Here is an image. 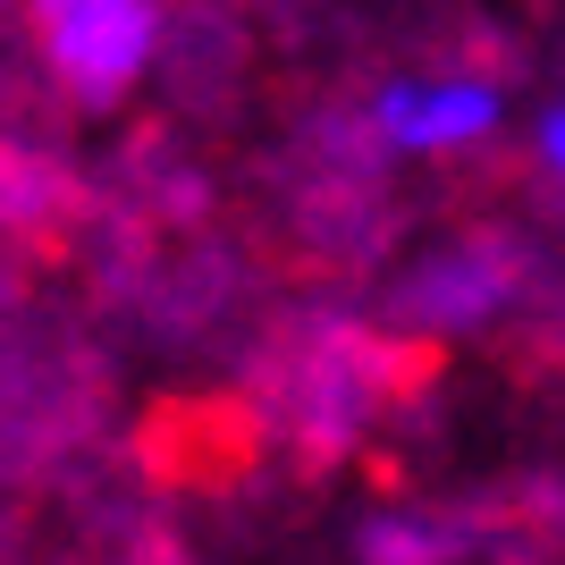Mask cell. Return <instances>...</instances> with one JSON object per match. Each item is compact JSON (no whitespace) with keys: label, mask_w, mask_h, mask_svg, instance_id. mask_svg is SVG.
I'll return each mask as SVG.
<instances>
[{"label":"cell","mask_w":565,"mask_h":565,"mask_svg":"<svg viewBox=\"0 0 565 565\" xmlns=\"http://www.w3.org/2000/svg\"><path fill=\"white\" fill-rule=\"evenodd\" d=\"M548 279H557L548 236L523 212H456L448 236H430L423 254H405L380 279V321L423 338L507 330L548 296Z\"/></svg>","instance_id":"6da1fadb"},{"label":"cell","mask_w":565,"mask_h":565,"mask_svg":"<svg viewBox=\"0 0 565 565\" xmlns=\"http://www.w3.org/2000/svg\"><path fill=\"white\" fill-rule=\"evenodd\" d=\"M169 0H18V51L51 76V102L68 110H118L136 76L161 60Z\"/></svg>","instance_id":"7a4b0ae2"},{"label":"cell","mask_w":565,"mask_h":565,"mask_svg":"<svg viewBox=\"0 0 565 565\" xmlns=\"http://www.w3.org/2000/svg\"><path fill=\"white\" fill-rule=\"evenodd\" d=\"M270 414L262 397L236 388H186V397H152L136 423V472L161 498H245L254 490L262 456H270Z\"/></svg>","instance_id":"3957f363"},{"label":"cell","mask_w":565,"mask_h":565,"mask_svg":"<svg viewBox=\"0 0 565 565\" xmlns=\"http://www.w3.org/2000/svg\"><path fill=\"white\" fill-rule=\"evenodd\" d=\"M161 102L186 127H228L245 118L262 85V25L245 0H169V34H161Z\"/></svg>","instance_id":"277c9868"},{"label":"cell","mask_w":565,"mask_h":565,"mask_svg":"<svg viewBox=\"0 0 565 565\" xmlns=\"http://www.w3.org/2000/svg\"><path fill=\"white\" fill-rule=\"evenodd\" d=\"M102 194L110 203H127L136 220H152L161 236H194V228H212L220 212V178L212 161L194 152L186 136V118H136L127 136H118L110 169H102Z\"/></svg>","instance_id":"5b68a950"},{"label":"cell","mask_w":565,"mask_h":565,"mask_svg":"<svg viewBox=\"0 0 565 565\" xmlns=\"http://www.w3.org/2000/svg\"><path fill=\"white\" fill-rule=\"evenodd\" d=\"M354 565H472L465 507H372L354 523Z\"/></svg>","instance_id":"8992f818"}]
</instances>
